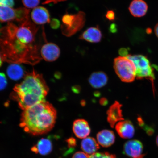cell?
Instances as JSON below:
<instances>
[{"label":"cell","mask_w":158,"mask_h":158,"mask_svg":"<svg viewBox=\"0 0 158 158\" xmlns=\"http://www.w3.org/2000/svg\"><path fill=\"white\" fill-rule=\"evenodd\" d=\"M39 28L30 19L17 26L11 22L0 28V52L4 61L34 65L42 59L37 36Z\"/></svg>","instance_id":"cell-1"},{"label":"cell","mask_w":158,"mask_h":158,"mask_svg":"<svg viewBox=\"0 0 158 158\" xmlns=\"http://www.w3.org/2000/svg\"><path fill=\"white\" fill-rule=\"evenodd\" d=\"M148 6L143 0H133L129 6V10L134 17H143L147 13Z\"/></svg>","instance_id":"cell-14"},{"label":"cell","mask_w":158,"mask_h":158,"mask_svg":"<svg viewBox=\"0 0 158 158\" xmlns=\"http://www.w3.org/2000/svg\"><path fill=\"white\" fill-rule=\"evenodd\" d=\"M126 57L133 61L135 66L136 77L137 79L146 78L152 82L154 86L155 78L154 69L147 57L141 55H128Z\"/></svg>","instance_id":"cell-5"},{"label":"cell","mask_w":158,"mask_h":158,"mask_svg":"<svg viewBox=\"0 0 158 158\" xmlns=\"http://www.w3.org/2000/svg\"><path fill=\"white\" fill-rule=\"evenodd\" d=\"M7 85V80L5 75L3 73H0V91L4 89Z\"/></svg>","instance_id":"cell-23"},{"label":"cell","mask_w":158,"mask_h":158,"mask_svg":"<svg viewBox=\"0 0 158 158\" xmlns=\"http://www.w3.org/2000/svg\"><path fill=\"white\" fill-rule=\"evenodd\" d=\"M89 158H116V156L107 152H96L89 156Z\"/></svg>","instance_id":"cell-21"},{"label":"cell","mask_w":158,"mask_h":158,"mask_svg":"<svg viewBox=\"0 0 158 158\" xmlns=\"http://www.w3.org/2000/svg\"><path fill=\"white\" fill-rule=\"evenodd\" d=\"M102 35L98 27H91L86 29L80 35L79 39L91 43H98L102 40Z\"/></svg>","instance_id":"cell-13"},{"label":"cell","mask_w":158,"mask_h":158,"mask_svg":"<svg viewBox=\"0 0 158 158\" xmlns=\"http://www.w3.org/2000/svg\"><path fill=\"white\" fill-rule=\"evenodd\" d=\"M110 30L112 33L116 32L117 31L116 25L114 24H112L110 25Z\"/></svg>","instance_id":"cell-31"},{"label":"cell","mask_w":158,"mask_h":158,"mask_svg":"<svg viewBox=\"0 0 158 158\" xmlns=\"http://www.w3.org/2000/svg\"><path fill=\"white\" fill-rule=\"evenodd\" d=\"M100 103L102 106H106L108 103V100L105 98H102L100 99Z\"/></svg>","instance_id":"cell-32"},{"label":"cell","mask_w":158,"mask_h":158,"mask_svg":"<svg viewBox=\"0 0 158 158\" xmlns=\"http://www.w3.org/2000/svg\"><path fill=\"white\" fill-rule=\"evenodd\" d=\"M60 22L58 19H53L50 21V26L53 29H57L59 28L60 26Z\"/></svg>","instance_id":"cell-26"},{"label":"cell","mask_w":158,"mask_h":158,"mask_svg":"<svg viewBox=\"0 0 158 158\" xmlns=\"http://www.w3.org/2000/svg\"><path fill=\"white\" fill-rule=\"evenodd\" d=\"M87 154L82 152H78L73 156L72 158H89Z\"/></svg>","instance_id":"cell-28"},{"label":"cell","mask_w":158,"mask_h":158,"mask_svg":"<svg viewBox=\"0 0 158 158\" xmlns=\"http://www.w3.org/2000/svg\"><path fill=\"white\" fill-rule=\"evenodd\" d=\"M68 147L70 149H74L77 146V141L74 138L71 137L66 140Z\"/></svg>","instance_id":"cell-24"},{"label":"cell","mask_w":158,"mask_h":158,"mask_svg":"<svg viewBox=\"0 0 158 158\" xmlns=\"http://www.w3.org/2000/svg\"><path fill=\"white\" fill-rule=\"evenodd\" d=\"M41 56L47 62H54L60 56V49L56 44L47 43L43 45L41 49Z\"/></svg>","instance_id":"cell-8"},{"label":"cell","mask_w":158,"mask_h":158,"mask_svg":"<svg viewBox=\"0 0 158 158\" xmlns=\"http://www.w3.org/2000/svg\"><path fill=\"white\" fill-rule=\"evenodd\" d=\"M40 0H22L23 5L25 6L29 9L36 7Z\"/></svg>","instance_id":"cell-22"},{"label":"cell","mask_w":158,"mask_h":158,"mask_svg":"<svg viewBox=\"0 0 158 158\" xmlns=\"http://www.w3.org/2000/svg\"><path fill=\"white\" fill-rule=\"evenodd\" d=\"M7 73L10 78L15 81L22 78L24 74L22 67L17 64L10 65L7 69Z\"/></svg>","instance_id":"cell-20"},{"label":"cell","mask_w":158,"mask_h":158,"mask_svg":"<svg viewBox=\"0 0 158 158\" xmlns=\"http://www.w3.org/2000/svg\"><path fill=\"white\" fill-rule=\"evenodd\" d=\"M16 9L6 6H0V22H10L16 20Z\"/></svg>","instance_id":"cell-19"},{"label":"cell","mask_w":158,"mask_h":158,"mask_svg":"<svg viewBox=\"0 0 158 158\" xmlns=\"http://www.w3.org/2000/svg\"><path fill=\"white\" fill-rule=\"evenodd\" d=\"M143 144L137 140L128 141L123 146V153L131 158H143Z\"/></svg>","instance_id":"cell-7"},{"label":"cell","mask_w":158,"mask_h":158,"mask_svg":"<svg viewBox=\"0 0 158 158\" xmlns=\"http://www.w3.org/2000/svg\"><path fill=\"white\" fill-rule=\"evenodd\" d=\"M31 17L34 22L43 25L50 22V15L46 8L42 6L35 8L31 13Z\"/></svg>","instance_id":"cell-12"},{"label":"cell","mask_w":158,"mask_h":158,"mask_svg":"<svg viewBox=\"0 0 158 158\" xmlns=\"http://www.w3.org/2000/svg\"><path fill=\"white\" fill-rule=\"evenodd\" d=\"M49 90L42 75L33 70L26 75L21 83L16 85L11 98L24 110L45 101Z\"/></svg>","instance_id":"cell-3"},{"label":"cell","mask_w":158,"mask_h":158,"mask_svg":"<svg viewBox=\"0 0 158 158\" xmlns=\"http://www.w3.org/2000/svg\"><path fill=\"white\" fill-rule=\"evenodd\" d=\"M88 81L93 88L98 89L106 85L108 82V77L105 73L97 72L93 73L89 77Z\"/></svg>","instance_id":"cell-16"},{"label":"cell","mask_w":158,"mask_h":158,"mask_svg":"<svg viewBox=\"0 0 158 158\" xmlns=\"http://www.w3.org/2000/svg\"><path fill=\"white\" fill-rule=\"evenodd\" d=\"M155 32L158 38V23L156 25L155 27Z\"/></svg>","instance_id":"cell-33"},{"label":"cell","mask_w":158,"mask_h":158,"mask_svg":"<svg viewBox=\"0 0 158 158\" xmlns=\"http://www.w3.org/2000/svg\"><path fill=\"white\" fill-rule=\"evenodd\" d=\"M81 148L84 153L90 156L96 153L100 147L94 138L89 137L82 140L81 143Z\"/></svg>","instance_id":"cell-18"},{"label":"cell","mask_w":158,"mask_h":158,"mask_svg":"<svg viewBox=\"0 0 158 158\" xmlns=\"http://www.w3.org/2000/svg\"><path fill=\"white\" fill-rule=\"evenodd\" d=\"M122 105L115 101L108 109L107 120L110 127L114 128L116 123L124 120L122 110Z\"/></svg>","instance_id":"cell-9"},{"label":"cell","mask_w":158,"mask_h":158,"mask_svg":"<svg viewBox=\"0 0 158 158\" xmlns=\"http://www.w3.org/2000/svg\"><path fill=\"white\" fill-rule=\"evenodd\" d=\"M118 53L120 55L122 56H126L128 55V50L125 48H122L120 49L118 51Z\"/></svg>","instance_id":"cell-30"},{"label":"cell","mask_w":158,"mask_h":158,"mask_svg":"<svg viewBox=\"0 0 158 158\" xmlns=\"http://www.w3.org/2000/svg\"><path fill=\"white\" fill-rule=\"evenodd\" d=\"M3 60L1 52H0V67H1L2 65Z\"/></svg>","instance_id":"cell-34"},{"label":"cell","mask_w":158,"mask_h":158,"mask_svg":"<svg viewBox=\"0 0 158 158\" xmlns=\"http://www.w3.org/2000/svg\"><path fill=\"white\" fill-rule=\"evenodd\" d=\"M85 21V14L84 12H79L75 15V18L70 26L64 27L61 25L62 34L68 37L72 36L83 27Z\"/></svg>","instance_id":"cell-6"},{"label":"cell","mask_w":158,"mask_h":158,"mask_svg":"<svg viewBox=\"0 0 158 158\" xmlns=\"http://www.w3.org/2000/svg\"><path fill=\"white\" fill-rule=\"evenodd\" d=\"M106 17L110 21H114L115 19V14L113 10H109L106 12Z\"/></svg>","instance_id":"cell-27"},{"label":"cell","mask_w":158,"mask_h":158,"mask_svg":"<svg viewBox=\"0 0 158 158\" xmlns=\"http://www.w3.org/2000/svg\"><path fill=\"white\" fill-rule=\"evenodd\" d=\"M115 129L118 135L124 139H130L133 137L135 128L129 120H122L116 124Z\"/></svg>","instance_id":"cell-10"},{"label":"cell","mask_w":158,"mask_h":158,"mask_svg":"<svg viewBox=\"0 0 158 158\" xmlns=\"http://www.w3.org/2000/svg\"><path fill=\"white\" fill-rule=\"evenodd\" d=\"M156 143L158 147V135L157 136L156 139Z\"/></svg>","instance_id":"cell-35"},{"label":"cell","mask_w":158,"mask_h":158,"mask_svg":"<svg viewBox=\"0 0 158 158\" xmlns=\"http://www.w3.org/2000/svg\"><path fill=\"white\" fill-rule=\"evenodd\" d=\"M97 139L98 143L102 147L107 148L114 143L115 136L111 130H104L98 132L97 135Z\"/></svg>","instance_id":"cell-15"},{"label":"cell","mask_w":158,"mask_h":158,"mask_svg":"<svg viewBox=\"0 0 158 158\" xmlns=\"http://www.w3.org/2000/svg\"><path fill=\"white\" fill-rule=\"evenodd\" d=\"M73 130L75 135L80 139L87 137L91 131L88 122L83 119L75 120L73 123Z\"/></svg>","instance_id":"cell-11"},{"label":"cell","mask_w":158,"mask_h":158,"mask_svg":"<svg viewBox=\"0 0 158 158\" xmlns=\"http://www.w3.org/2000/svg\"><path fill=\"white\" fill-rule=\"evenodd\" d=\"M66 1V0H45V1L42 3V4L46 5L52 3L56 4L58 2H64Z\"/></svg>","instance_id":"cell-29"},{"label":"cell","mask_w":158,"mask_h":158,"mask_svg":"<svg viewBox=\"0 0 158 158\" xmlns=\"http://www.w3.org/2000/svg\"><path fill=\"white\" fill-rule=\"evenodd\" d=\"M56 118V109L45 100L23 110L19 126L31 135H43L54 127Z\"/></svg>","instance_id":"cell-2"},{"label":"cell","mask_w":158,"mask_h":158,"mask_svg":"<svg viewBox=\"0 0 158 158\" xmlns=\"http://www.w3.org/2000/svg\"><path fill=\"white\" fill-rule=\"evenodd\" d=\"M114 71L122 82H131L136 77V68L133 61L126 56H120L114 59Z\"/></svg>","instance_id":"cell-4"},{"label":"cell","mask_w":158,"mask_h":158,"mask_svg":"<svg viewBox=\"0 0 158 158\" xmlns=\"http://www.w3.org/2000/svg\"><path fill=\"white\" fill-rule=\"evenodd\" d=\"M14 4V0H0V6H6L12 7Z\"/></svg>","instance_id":"cell-25"},{"label":"cell","mask_w":158,"mask_h":158,"mask_svg":"<svg viewBox=\"0 0 158 158\" xmlns=\"http://www.w3.org/2000/svg\"><path fill=\"white\" fill-rule=\"evenodd\" d=\"M52 148V144L50 140L42 138L39 140L36 145L31 148V151L35 153L46 155L51 152Z\"/></svg>","instance_id":"cell-17"}]
</instances>
